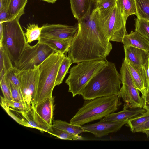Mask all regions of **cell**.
<instances>
[{"instance_id":"f35d334b","label":"cell","mask_w":149,"mask_h":149,"mask_svg":"<svg viewBox=\"0 0 149 149\" xmlns=\"http://www.w3.org/2000/svg\"><path fill=\"white\" fill-rule=\"evenodd\" d=\"M9 15L8 10H0V22H3L9 20Z\"/></svg>"},{"instance_id":"5b68a950","label":"cell","mask_w":149,"mask_h":149,"mask_svg":"<svg viewBox=\"0 0 149 149\" xmlns=\"http://www.w3.org/2000/svg\"><path fill=\"white\" fill-rule=\"evenodd\" d=\"M107 61L106 60L84 61L77 63L70 68L65 83L73 97L81 95L85 87L104 66Z\"/></svg>"},{"instance_id":"9a60e30c","label":"cell","mask_w":149,"mask_h":149,"mask_svg":"<svg viewBox=\"0 0 149 149\" xmlns=\"http://www.w3.org/2000/svg\"><path fill=\"white\" fill-rule=\"evenodd\" d=\"M72 13L78 22L86 19L91 13L93 0H70Z\"/></svg>"},{"instance_id":"cb8c5ba5","label":"cell","mask_w":149,"mask_h":149,"mask_svg":"<svg viewBox=\"0 0 149 149\" xmlns=\"http://www.w3.org/2000/svg\"><path fill=\"white\" fill-rule=\"evenodd\" d=\"M0 104L8 114L19 124L30 127L27 123L23 118L19 110L9 107L1 99Z\"/></svg>"},{"instance_id":"8992f818","label":"cell","mask_w":149,"mask_h":149,"mask_svg":"<svg viewBox=\"0 0 149 149\" xmlns=\"http://www.w3.org/2000/svg\"><path fill=\"white\" fill-rule=\"evenodd\" d=\"M19 19L16 17L12 20L1 22L3 25V35L0 40V46L5 48L13 64L19 59L29 44L19 24Z\"/></svg>"},{"instance_id":"ba28073f","label":"cell","mask_w":149,"mask_h":149,"mask_svg":"<svg viewBox=\"0 0 149 149\" xmlns=\"http://www.w3.org/2000/svg\"><path fill=\"white\" fill-rule=\"evenodd\" d=\"M56 52L47 45L38 41L35 45L29 44L13 66L19 70H29L39 65L50 55Z\"/></svg>"},{"instance_id":"f1b7e54d","label":"cell","mask_w":149,"mask_h":149,"mask_svg":"<svg viewBox=\"0 0 149 149\" xmlns=\"http://www.w3.org/2000/svg\"><path fill=\"white\" fill-rule=\"evenodd\" d=\"M149 120V111L146 112L128 120L127 124L130 131L133 132L137 127Z\"/></svg>"},{"instance_id":"484cf974","label":"cell","mask_w":149,"mask_h":149,"mask_svg":"<svg viewBox=\"0 0 149 149\" xmlns=\"http://www.w3.org/2000/svg\"><path fill=\"white\" fill-rule=\"evenodd\" d=\"M47 132L63 140H75L84 139L81 136L68 133L52 126Z\"/></svg>"},{"instance_id":"1f68e13d","label":"cell","mask_w":149,"mask_h":149,"mask_svg":"<svg viewBox=\"0 0 149 149\" xmlns=\"http://www.w3.org/2000/svg\"><path fill=\"white\" fill-rule=\"evenodd\" d=\"M117 0H99L95 4V9L99 13H102L112 9Z\"/></svg>"},{"instance_id":"d6986e66","label":"cell","mask_w":149,"mask_h":149,"mask_svg":"<svg viewBox=\"0 0 149 149\" xmlns=\"http://www.w3.org/2000/svg\"><path fill=\"white\" fill-rule=\"evenodd\" d=\"M73 39L61 40L40 36V40L39 41L47 45L56 52L66 54L69 50Z\"/></svg>"},{"instance_id":"7c38bea8","label":"cell","mask_w":149,"mask_h":149,"mask_svg":"<svg viewBox=\"0 0 149 149\" xmlns=\"http://www.w3.org/2000/svg\"><path fill=\"white\" fill-rule=\"evenodd\" d=\"M127 120L118 122H99L92 124L84 125L82 127L86 132L93 134L96 137L100 138L119 130Z\"/></svg>"},{"instance_id":"603a6c76","label":"cell","mask_w":149,"mask_h":149,"mask_svg":"<svg viewBox=\"0 0 149 149\" xmlns=\"http://www.w3.org/2000/svg\"><path fill=\"white\" fill-rule=\"evenodd\" d=\"M117 3L120 8L126 22L130 15H136V10L135 0H117Z\"/></svg>"},{"instance_id":"3957f363","label":"cell","mask_w":149,"mask_h":149,"mask_svg":"<svg viewBox=\"0 0 149 149\" xmlns=\"http://www.w3.org/2000/svg\"><path fill=\"white\" fill-rule=\"evenodd\" d=\"M118 95L88 100L71 119L70 123L82 126L100 120L116 111L120 104Z\"/></svg>"},{"instance_id":"277c9868","label":"cell","mask_w":149,"mask_h":149,"mask_svg":"<svg viewBox=\"0 0 149 149\" xmlns=\"http://www.w3.org/2000/svg\"><path fill=\"white\" fill-rule=\"evenodd\" d=\"M66 56L64 54L56 52L39 65V80L33 99L34 105L52 96L59 68Z\"/></svg>"},{"instance_id":"836d02e7","label":"cell","mask_w":149,"mask_h":149,"mask_svg":"<svg viewBox=\"0 0 149 149\" xmlns=\"http://www.w3.org/2000/svg\"><path fill=\"white\" fill-rule=\"evenodd\" d=\"M2 99L9 107L19 111L27 110L31 107L28 105L24 100L14 101H9L6 100L3 97L1 96Z\"/></svg>"},{"instance_id":"e575fe53","label":"cell","mask_w":149,"mask_h":149,"mask_svg":"<svg viewBox=\"0 0 149 149\" xmlns=\"http://www.w3.org/2000/svg\"><path fill=\"white\" fill-rule=\"evenodd\" d=\"M1 90L5 99L9 101L12 100L8 81L6 79V74L2 79H0Z\"/></svg>"},{"instance_id":"ee69618b","label":"cell","mask_w":149,"mask_h":149,"mask_svg":"<svg viewBox=\"0 0 149 149\" xmlns=\"http://www.w3.org/2000/svg\"><path fill=\"white\" fill-rule=\"evenodd\" d=\"M99 0H93V3L95 4Z\"/></svg>"},{"instance_id":"4316f807","label":"cell","mask_w":149,"mask_h":149,"mask_svg":"<svg viewBox=\"0 0 149 149\" xmlns=\"http://www.w3.org/2000/svg\"><path fill=\"white\" fill-rule=\"evenodd\" d=\"M137 18L149 21V0H135Z\"/></svg>"},{"instance_id":"e0dca14e","label":"cell","mask_w":149,"mask_h":149,"mask_svg":"<svg viewBox=\"0 0 149 149\" xmlns=\"http://www.w3.org/2000/svg\"><path fill=\"white\" fill-rule=\"evenodd\" d=\"M146 111L143 108L124 109L120 112L111 113L101 119L100 121L115 122L128 120Z\"/></svg>"},{"instance_id":"ffe728a7","label":"cell","mask_w":149,"mask_h":149,"mask_svg":"<svg viewBox=\"0 0 149 149\" xmlns=\"http://www.w3.org/2000/svg\"><path fill=\"white\" fill-rule=\"evenodd\" d=\"M129 70L133 83L136 88L144 96L147 91L145 87L141 67L134 66L124 60Z\"/></svg>"},{"instance_id":"8fae6325","label":"cell","mask_w":149,"mask_h":149,"mask_svg":"<svg viewBox=\"0 0 149 149\" xmlns=\"http://www.w3.org/2000/svg\"><path fill=\"white\" fill-rule=\"evenodd\" d=\"M42 26L40 36L61 40L73 39L77 33L79 27L78 23L72 26L47 23Z\"/></svg>"},{"instance_id":"d4e9b609","label":"cell","mask_w":149,"mask_h":149,"mask_svg":"<svg viewBox=\"0 0 149 149\" xmlns=\"http://www.w3.org/2000/svg\"><path fill=\"white\" fill-rule=\"evenodd\" d=\"M42 28V26L39 27L37 24H29L25 33L27 42L31 43L36 40L40 41Z\"/></svg>"},{"instance_id":"b9f144b4","label":"cell","mask_w":149,"mask_h":149,"mask_svg":"<svg viewBox=\"0 0 149 149\" xmlns=\"http://www.w3.org/2000/svg\"><path fill=\"white\" fill-rule=\"evenodd\" d=\"M44 1L46 2L49 3H55V2L57 0H41Z\"/></svg>"},{"instance_id":"60d3db41","label":"cell","mask_w":149,"mask_h":149,"mask_svg":"<svg viewBox=\"0 0 149 149\" xmlns=\"http://www.w3.org/2000/svg\"><path fill=\"white\" fill-rule=\"evenodd\" d=\"M11 0H0V10H8Z\"/></svg>"},{"instance_id":"f546056e","label":"cell","mask_w":149,"mask_h":149,"mask_svg":"<svg viewBox=\"0 0 149 149\" xmlns=\"http://www.w3.org/2000/svg\"><path fill=\"white\" fill-rule=\"evenodd\" d=\"M134 20L135 31L149 42V21L137 17Z\"/></svg>"},{"instance_id":"4fadbf2b","label":"cell","mask_w":149,"mask_h":149,"mask_svg":"<svg viewBox=\"0 0 149 149\" xmlns=\"http://www.w3.org/2000/svg\"><path fill=\"white\" fill-rule=\"evenodd\" d=\"M54 100L52 96L48 97L40 103L34 105L35 110L42 121L47 125L51 127L52 125L53 113L55 105Z\"/></svg>"},{"instance_id":"7402d4cb","label":"cell","mask_w":149,"mask_h":149,"mask_svg":"<svg viewBox=\"0 0 149 149\" xmlns=\"http://www.w3.org/2000/svg\"><path fill=\"white\" fill-rule=\"evenodd\" d=\"M52 126L74 134L79 135L82 133L86 132L82 126L69 123L60 120H54Z\"/></svg>"},{"instance_id":"4dcf8cb0","label":"cell","mask_w":149,"mask_h":149,"mask_svg":"<svg viewBox=\"0 0 149 149\" xmlns=\"http://www.w3.org/2000/svg\"><path fill=\"white\" fill-rule=\"evenodd\" d=\"M10 56L5 48L0 46V70L7 72L13 66Z\"/></svg>"},{"instance_id":"d6a6232c","label":"cell","mask_w":149,"mask_h":149,"mask_svg":"<svg viewBox=\"0 0 149 149\" xmlns=\"http://www.w3.org/2000/svg\"><path fill=\"white\" fill-rule=\"evenodd\" d=\"M17 69L13 66L7 71L6 76L7 79L12 83L23 97L20 83L17 74Z\"/></svg>"},{"instance_id":"d590c367","label":"cell","mask_w":149,"mask_h":149,"mask_svg":"<svg viewBox=\"0 0 149 149\" xmlns=\"http://www.w3.org/2000/svg\"><path fill=\"white\" fill-rule=\"evenodd\" d=\"M145 87L146 91H149V56L145 63L141 67Z\"/></svg>"},{"instance_id":"52a82bcc","label":"cell","mask_w":149,"mask_h":149,"mask_svg":"<svg viewBox=\"0 0 149 149\" xmlns=\"http://www.w3.org/2000/svg\"><path fill=\"white\" fill-rule=\"evenodd\" d=\"M97 12L98 25L102 32L110 41L122 42L123 37L127 34L126 22L117 3L109 11L102 13Z\"/></svg>"},{"instance_id":"6da1fadb","label":"cell","mask_w":149,"mask_h":149,"mask_svg":"<svg viewBox=\"0 0 149 149\" xmlns=\"http://www.w3.org/2000/svg\"><path fill=\"white\" fill-rule=\"evenodd\" d=\"M78 23V30L72 40L68 56L73 63L106 60L112 45L99 28L96 10L93 9L86 19Z\"/></svg>"},{"instance_id":"74e56055","label":"cell","mask_w":149,"mask_h":149,"mask_svg":"<svg viewBox=\"0 0 149 149\" xmlns=\"http://www.w3.org/2000/svg\"><path fill=\"white\" fill-rule=\"evenodd\" d=\"M149 130V120L143 124L137 127L134 130L133 133L142 132Z\"/></svg>"},{"instance_id":"9c48e42d","label":"cell","mask_w":149,"mask_h":149,"mask_svg":"<svg viewBox=\"0 0 149 149\" xmlns=\"http://www.w3.org/2000/svg\"><path fill=\"white\" fill-rule=\"evenodd\" d=\"M122 85L118 95L124 102L123 109L143 108V100L139 91L135 87L125 61L123 62L120 69Z\"/></svg>"},{"instance_id":"ab89813d","label":"cell","mask_w":149,"mask_h":149,"mask_svg":"<svg viewBox=\"0 0 149 149\" xmlns=\"http://www.w3.org/2000/svg\"><path fill=\"white\" fill-rule=\"evenodd\" d=\"M141 97L143 101V108L146 111H149V91H147L145 95Z\"/></svg>"},{"instance_id":"8d00e7d4","label":"cell","mask_w":149,"mask_h":149,"mask_svg":"<svg viewBox=\"0 0 149 149\" xmlns=\"http://www.w3.org/2000/svg\"><path fill=\"white\" fill-rule=\"evenodd\" d=\"M7 80L10 87L12 100L16 101L24 100L23 97L18 90L11 82L8 79Z\"/></svg>"},{"instance_id":"ac0fdd59","label":"cell","mask_w":149,"mask_h":149,"mask_svg":"<svg viewBox=\"0 0 149 149\" xmlns=\"http://www.w3.org/2000/svg\"><path fill=\"white\" fill-rule=\"evenodd\" d=\"M124 45L131 46L149 52V42L139 33L132 30L125 35L122 42Z\"/></svg>"},{"instance_id":"30bf717a","label":"cell","mask_w":149,"mask_h":149,"mask_svg":"<svg viewBox=\"0 0 149 149\" xmlns=\"http://www.w3.org/2000/svg\"><path fill=\"white\" fill-rule=\"evenodd\" d=\"M39 65L27 70H17V74L19 80L24 100L31 106L34 91L38 85L39 76Z\"/></svg>"},{"instance_id":"83f0119b","label":"cell","mask_w":149,"mask_h":149,"mask_svg":"<svg viewBox=\"0 0 149 149\" xmlns=\"http://www.w3.org/2000/svg\"><path fill=\"white\" fill-rule=\"evenodd\" d=\"M73 63L71 59L66 56L63 58L59 68L55 83V86L62 83L69 69Z\"/></svg>"},{"instance_id":"44dd1931","label":"cell","mask_w":149,"mask_h":149,"mask_svg":"<svg viewBox=\"0 0 149 149\" xmlns=\"http://www.w3.org/2000/svg\"><path fill=\"white\" fill-rule=\"evenodd\" d=\"M28 0H11L8 8L9 19L12 20L15 17L20 18L24 13V9Z\"/></svg>"},{"instance_id":"2e32d148","label":"cell","mask_w":149,"mask_h":149,"mask_svg":"<svg viewBox=\"0 0 149 149\" xmlns=\"http://www.w3.org/2000/svg\"><path fill=\"white\" fill-rule=\"evenodd\" d=\"M19 111L30 128L36 129L41 132H47L51 128L40 118L36 112L32 104L29 110Z\"/></svg>"},{"instance_id":"5bb4252c","label":"cell","mask_w":149,"mask_h":149,"mask_svg":"<svg viewBox=\"0 0 149 149\" xmlns=\"http://www.w3.org/2000/svg\"><path fill=\"white\" fill-rule=\"evenodd\" d=\"M125 54L124 60L133 65L142 67L146 62L149 52L131 46L124 45Z\"/></svg>"},{"instance_id":"7bdbcfd3","label":"cell","mask_w":149,"mask_h":149,"mask_svg":"<svg viewBox=\"0 0 149 149\" xmlns=\"http://www.w3.org/2000/svg\"><path fill=\"white\" fill-rule=\"evenodd\" d=\"M143 133H144L146 134L147 137H149V130L144 132Z\"/></svg>"},{"instance_id":"7a4b0ae2","label":"cell","mask_w":149,"mask_h":149,"mask_svg":"<svg viewBox=\"0 0 149 149\" xmlns=\"http://www.w3.org/2000/svg\"><path fill=\"white\" fill-rule=\"evenodd\" d=\"M122 82L115 64L107 61L104 66L89 81L81 94L83 99L118 95Z\"/></svg>"}]
</instances>
